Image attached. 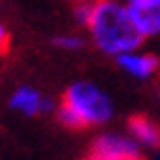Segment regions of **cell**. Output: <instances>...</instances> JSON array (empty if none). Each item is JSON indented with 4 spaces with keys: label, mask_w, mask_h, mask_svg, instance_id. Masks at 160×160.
Here are the masks:
<instances>
[{
    "label": "cell",
    "mask_w": 160,
    "mask_h": 160,
    "mask_svg": "<svg viewBox=\"0 0 160 160\" xmlns=\"http://www.w3.org/2000/svg\"><path fill=\"white\" fill-rule=\"evenodd\" d=\"M114 62L125 75H129L135 81H152L160 77V56L146 50L143 46L117 56Z\"/></svg>",
    "instance_id": "5b68a950"
},
{
    "label": "cell",
    "mask_w": 160,
    "mask_h": 160,
    "mask_svg": "<svg viewBox=\"0 0 160 160\" xmlns=\"http://www.w3.org/2000/svg\"><path fill=\"white\" fill-rule=\"evenodd\" d=\"M89 152L100 154L108 160H146V156H148L127 131L117 129L100 131L94 137Z\"/></svg>",
    "instance_id": "3957f363"
},
{
    "label": "cell",
    "mask_w": 160,
    "mask_h": 160,
    "mask_svg": "<svg viewBox=\"0 0 160 160\" xmlns=\"http://www.w3.org/2000/svg\"><path fill=\"white\" fill-rule=\"evenodd\" d=\"M158 106H160V88H158Z\"/></svg>",
    "instance_id": "5bb4252c"
},
{
    "label": "cell",
    "mask_w": 160,
    "mask_h": 160,
    "mask_svg": "<svg viewBox=\"0 0 160 160\" xmlns=\"http://www.w3.org/2000/svg\"><path fill=\"white\" fill-rule=\"evenodd\" d=\"M83 160H108V158H104V156H100V154H94V152H88V156Z\"/></svg>",
    "instance_id": "30bf717a"
},
{
    "label": "cell",
    "mask_w": 160,
    "mask_h": 160,
    "mask_svg": "<svg viewBox=\"0 0 160 160\" xmlns=\"http://www.w3.org/2000/svg\"><path fill=\"white\" fill-rule=\"evenodd\" d=\"M81 27L89 44L108 58H117L146 42L133 25L129 6L121 0H98L89 4L88 19Z\"/></svg>",
    "instance_id": "6da1fadb"
},
{
    "label": "cell",
    "mask_w": 160,
    "mask_h": 160,
    "mask_svg": "<svg viewBox=\"0 0 160 160\" xmlns=\"http://www.w3.org/2000/svg\"><path fill=\"white\" fill-rule=\"evenodd\" d=\"M8 108L21 117H42L52 112L56 104L48 94H44L40 88L23 83L11 92L8 96Z\"/></svg>",
    "instance_id": "277c9868"
},
{
    "label": "cell",
    "mask_w": 160,
    "mask_h": 160,
    "mask_svg": "<svg viewBox=\"0 0 160 160\" xmlns=\"http://www.w3.org/2000/svg\"><path fill=\"white\" fill-rule=\"evenodd\" d=\"M98 0H73V4H94Z\"/></svg>",
    "instance_id": "8fae6325"
},
{
    "label": "cell",
    "mask_w": 160,
    "mask_h": 160,
    "mask_svg": "<svg viewBox=\"0 0 160 160\" xmlns=\"http://www.w3.org/2000/svg\"><path fill=\"white\" fill-rule=\"evenodd\" d=\"M8 40H11L8 27H6V25L0 21V48H2V50H6V48H8Z\"/></svg>",
    "instance_id": "9c48e42d"
},
{
    "label": "cell",
    "mask_w": 160,
    "mask_h": 160,
    "mask_svg": "<svg viewBox=\"0 0 160 160\" xmlns=\"http://www.w3.org/2000/svg\"><path fill=\"white\" fill-rule=\"evenodd\" d=\"M129 6L133 25L142 33L143 40L160 36V0H137Z\"/></svg>",
    "instance_id": "52a82bcc"
},
{
    "label": "cell",
    "mask_w": 160,
    "mask_h": 160,
    "mask_svg": "<svg viewBox=\"0 0 160 160\" xmlns=\"http://www.w3.org/2000/svg\"><path fill=\"white\" fill-rule=\"evenodd\" d=\"M4 54H6V50H2V48H0V65H2V58H4Z\"/></svg>",
    "instance_id": "7c38bea8"
},
{
    "label": "cell",
    "mask_w": 160,
    "mask_h": 160,
    "mask_svg": "<svg viewBox=\"0 0 160 160\" xmlns=\"http://www.w3.org/2000/svg\"><path fill=\"white\" fill-rule=\"evenodd\" d=\"M54 112L67 129H102L114 119V100L96 81L77 79L65 88Z\"/></svg>",
    "instance_id": "7a4b0ae2"
},
{
    "label": "cell",
    "mask_w": 160,
    "mask_h": 160,
    "mask_svg": "<svg viewBox=\"0 0 160 160\" xmlns=\"http://www.w3.org/2000/svg\"><path fill=\"white\" fill-rule=\"evenodd\" d=\"M121 2H125V4H133V2H137V0H121Z\"/></svg>",
    "instance_id": "4fadbf2b"
},
{
    "label": "cell",
    "mask_w": 160,
    "mask_h": 160,
    "mask_svg": "<svg viewBox=\"0 0 160 160\" xmlns=\"http://www.w3.org/2000/svg\"><path fill=\"white\" fill-rule=\"evenodd\" d=\"M52 44L58 50H65V52H79L89 42L85 38V33H81V31H62L58 36H54Z\"/></svg>",
    "instance_id": "ba28073f"
},
{
    "label": "cell",
    "mask_w": 160,
    "mask_h": 160,
    "mask_svg": "<svg viewBox=\"0 0 160 160\" xmlns=\"http://www.w3.org/2000/svg\"><path fill=\"white\" fill-rule=\"evenodd\" d=\"M125 131L135 139L137 146H139L146 154L158 152L160 150V123L154 117L143 114V112L131 114L129 119H127Z\"/></svg>",
    "instance_id": "8992f818"
}]
</instances>
